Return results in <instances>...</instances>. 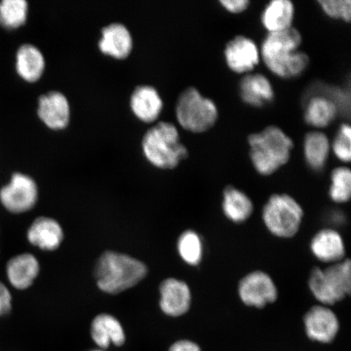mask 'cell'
Returning <instances> with one entry per match:
<instances>
[{
	"label": "cell",
	"mask_w": 351,
	"mask_h": 351,
	"mask_svg": "<svg viewBox=\"0 0 351 351\" xmlns=\"http://www.w3.org/2000/svg\"><path fill=\"white\" fill-rule=\"evenodd\" d=\"M339 114V108L326 95L311 96L306 104L304 119L307 125L323 129L331 124Z\"/></svg>",
	"instance_id": "603a6c76"
},
{
	"label": "cell",
	"mask_w": 351,
	"mask_h": 351,
	"mask_svg": "<svg viewBox=\"0 0 351 351\" xmlns=\"http://www.w3.org/2000/svg\"><path fill=\"white\" fill-rule=\"evenodd\" d=\"M38 115L48 128L64 129L71 117V108L67 97L56 90L42 95L38 98Z\"/></svg>",
	"instance_id": "4fadbf2b"
},
{
	"label": "cell",
	"mask_w": 351,
	"mask_h": 351,
	"mask_svg": "<svg viewBox=\"0 0 351 351\" xmlns=\"http://www.w3.org/2000/svg\"><path fill=\"white\" fill-rule=\"evenodd\" d=\"M130 108L134 115L144 122L155 121L164 107L159 92L149 85L138 86L130 96Z\"/></svg>",
	"instance_id": "ac0fdd59"
},
{
	"label": "cell",
	"mask_w": 351,
	"mask_h": 351,
	"mask_svg": "<svg viewBox=\"0 0 351 351\" xmlns=\"http://www.w3.org/2000/svg\"><path fill=\"white\" fill-rule=\"evenodd\" d=\"M302 41L300 32L293 27L269 33L260 51L266 67L280 78L291 79L302 75L310 63L308 56L298 51Z\"/></svg>",
	"instance_id": "6da1fadb"
},
{
	"label": "cell",
	"mask_w": 351,
	"mask_h": 351,
	"mask_svg": "<svg viewBox=\"0 0 351 351\" xmlns=\"http://www.w3.org/2000/svg\"><path fill=\"white\" fill-rule=\"evenodd\" d=\"M223 210L226 217L235 223L247 221L253 213V204L243 191L234 187H227L223 192Z\"/></svg>",
	"instance_id": "d4e9b609"
},
{
	"label": "cell",
	"mask_w": 351,
	"mask_h": 351,
	"mask_svg": "<svg viewBox=\"0 0 351 351\" xmlns=\"http://www.w3.org/2000/svg\"><path fill=\"white\" fill-rule=\"evenodd\" d=\"M178 252L187 265H199L204 254L203 241L199 235L192 230L182 232L178 241Z\"/></svg>",
	"instance_id": "4316f807"
},
{
	"label": "cell",
	"mask_w": 351,
	"mask_h": 351,
	"mask_svg": "<svg viewBox=\"0 0 351 351\" xmlns=\"http://www.w3.org/2000/svg\"><path fill=\"white\" fill-rule=\"evenodd\" d=\"M88 351H108V350H101V349H99V348H96V349L90 350H88Z\"/></svg>",
	"instance_id": "836d02e7"
},
{
	"label": "cell",
	"mask_w": 351,
	"mask_h": 351,
	"mask_svg": "<svg viewBox=\"0 0 351 351\" xmlns=\"http://www.w3.org/2000/svg\"><path fill=\"white\" fill-rule=\"evenodd\" d=\"M12 306V297L10 289L0 282V317L10 314Z\"/></svg>",
	"instance_id": "4dcf8cb0"
},
{
	"label": "cell",
	"mask_w": 351,
	"mask_h": 351,
	"mask_svg": "<svg viewBox=\"0 0 351 351\" xmlns=\"http://www.w3.org/2000/svg\"><path fill=\"white\" fill-rule=\"evenodd\" d=\"M311 250L319 261L336 263L343 261L346 248L339 232L332 229L323 230L315 235Z\"/></svg>",
	"instance_id": "ffe728a7"
},
{
	"label": "cell",
	"mask_w": 351,
	"mask_h": 351,
	"mask_svg": "<svg viewBox=\"0 0 351 351\" xmlns=\"http://www.w3.org/2000/svg\"><path fill=\"white\" fill-rule=\"evenodd\" d=\"M318 3L326 14L335 20L350 22V0H319Z\"/></svg>",
	"instance_id": "f546056e"
},
{
	"label": "cell",
	"mask_w": 351,
	"mask_h": 351,
	"mask_svg": "<svg viewBox=\"0 0 351 351\" xmlns=\"http://www.w3.org/2000/svg\"><path fill=\"white\" fill-rule=\"evenodd\" d=\"M304 152L306 164L311 169L320 171L324 168L330 152V143L326 134L311 131L305 136Z\"/></svg>",
	"instance_id": "cb8c5ba5"
},
{
	"label": "cell",
	"mask_w": 351,
	"mask_h": 351,
	"mask_svg": "<svg viewBox=\"0 0 351 351\" xmlns=\"http://www.w3.org/2000/svg\"><path fill=\"white\" fill-rule=\"evenodd\" d=\"M160 307L170 317H180L190 310L191 291L189 285L177 278H167L160 285Z\"/></svg>",
	"instance_id": "7c38bea8"
},
{
	"label": "cell",
	"mask_w": 351,
	"mask_h": 351,
	"mask_svg": "<svg viewBox=\"0 0 351 351\" xmlns=\"http://www.w3.org/2000/svg\"><path fill=\"white\" fill-rule=\"evenodd\" d=\"M38 187L29 175L13 173L10 182L0 191V202L4 208L14 214L29 212L36 205Z\"/></svg>",
	"instance_id": "ba28073f"
},
{
	"label": "cell",
	"mask_w": 351,
	"mask_h": 351,
	"mask_svg": "<svg viewBox=\"0 0 351 351\" xmlns=\"http://www.w3.org/2000/svg\"><path fill=\"white\" fill-rule=\"evenodd\" d=\"M176 116L182 128L191 133L202 134L216 125L219 112L212 99L205 97L196 88L188 87L179 95Z\"/></svg>",
	"instance_id": "5b68a950"
},
{
	"label": "cell",
	"mask_w": 351,
	"mask_h": 351,
	"mask_svg": "<svg viewBox=\"0 0 351 351\" xmlns=\"http://www.w3.org/2000/svg\"><path fill=\"white\" fill-rule=\"evenodd\" d=\"M304 217V210L297 201L288 195H274L263 210V219L267 230L279 238L295 236Z\"/></svg>",
	"instance_id": "52a82bcc"
},
{
	"label": "cell",
	"mask_w": 351,
	"mask_h": 351,
	"mask_svg": "<svg viewBox=\"0 0 351 351\" xmlns=\"http://www.w3.org/2000/svg\"><path fill=\"white\" fill-rule=\"evenodd\" d=\"M351 128L348 123L339 127L336 137L333 140L332 148L333 153L339 160L349 163L351 158Z\"/></svg>",
	"instance_id": "f1b7e54d"
},
{
	"label": "cell",
	"mask_w": 351,
	"mask_h": 351,
	"mask_svg": "<svg viewBox=\"0 0 351 351\" xmlns=\"http://www.w3.org/2000/svg\"><path fill=\"white\" fill-rule=\"evenodd\" d=\"M223 55L228 67L239 74L251 73L261 60L257 44L243 35L234 37L226 44Z\"/></svg>",
	"instance_id": "30bf717a"
},
{
	"label": "cell",
	"mask_w": 351,
	"mask_h": 351,
	"mask_svg": "<svg viewBox=\"0 0 351 351\" xmlns=\"http://www.w3.org/2000/svg\"><path fill=\"white\" fill-rule=\"evenodd\" d=\"M219 3L226 11L234 14L245 12L250 5L248 0H221Z\"/></svg>",
	"instance_id": "1f68e13d"
},
{
	"label": "cell",
	"mask_w": 351,
	"mask_h": 351,
	"mask_svg": "<svg viewBox=\"0 0 351 351\" xmlns=\"http://www.w3.org/2000/svg\"><path fill=\"white\" fill-rule=\"evenodd\" d=\"M133 46V37L124 24L114 22L101 30L99 48L105 55L125 59L131 53Z\"/></svg>",
	"instance_id": "2e32d148"
},
{
	"label": "cell",
	"mask_w": 351,
	"mask_h": 351,
	"mask_svg": "<svg viewBox=\"0 0 351 351\" xmlns=\"http://www.w3.org/2000/svg\"><path fill=\"white\" fill-rule=\"evenodd\" d=\"M142 147L146 159L160 169H175L188 157L178 130L171 122H158L148 129L143 135Z\"/></svg>",
	"instance_id": "277c9868"
},
{
	"label": "cell",
	"mask_w": 351,
	"mask_h": 351,
	"mask_svg": "<svg viewBox=\"0 0 351 351\" xmlns=\"http://www.w3.org/2000/svg\"><path fill=\"white\" fill-rule=\"evenodd\" d=\"M46 67L45 57L35 45L25 43L16 54V70L23 80L34 82L41 78Z\"/></svg>",
	"instance_id": "44dd1931"
},
{
	"label": "cell",
	"mask_w": 351,
	"mask_h": 351,
	"mask_svg": "<svg viewBox=\"0 0 351 351\" xmlns=\"http://www.w3.org/2000/svg\"><path fill=\"white\" fill-rule=\"evenodd\" d=\"M295 12V6L289 0H273L263 10L261 23L269 33L283 32L292 27Z\"/></svg>",
	"instance_id": "7402d4cb"
},
{
	"label": "cell",
	"mask_w": 351,
	"mask_h": 351,
	"mask_svg": "<svg viewBox=\"0 0 351 351\" xmlns=\"http://www.w3.org/2000/svg\"><path fill=\"white\" fill-rule=\"evenodd\" d=\"M90 337L97 348L108 350L112 346L121 348L125 344L126 333L120 320L114 315L101 313L92 320Z\"/></svg>",
	"instance_id": "5bb4252c"
},
{
	"label": "cell",
	"mask_w": 351,
	"mask_h": 351,
	"mask_svg": "<svg viewBox=\"0 0 351 351\" xmlns=\"http://www.w3.org/2000/svg\"><path fill=\"white\" fill-rule=\"evenodd\" d=\"M64 239L62 226L56 219L40 217L34 219L27 231L29 243L45 252H54Z\"/></svg>",
	"instance_id": "9a60e30c"
},
{
	"label": "cell",
	"mask_w": 351,
	"mask_h": 351,
	"mask_svg": "<svg viewBox=\"0 0 351 351\" xmlns=\"http://www.w3.org/2000/svg\"><path fill=\"white\" fill-rule=\"evenodd\" d=\"M307 337L311 340L328 344L336 339L339 332V318L327 306L317 305L307 311L304 317Z\"/></svg>",
	"instance_id": "8fae6325"
},
{
	"label": "cell",
	"mask_w": 351,
	"mask_h": 351,
	"mask_svg": "<svg viewBox=\"0 0 351 351\" xmlns=\"http://www.w3.org/2000/svg\"><path fill=\"white\" fill-rule=\"evenodd\" d=\"M241 100L254 108H263L273 102L274 90L270 81L260 73L248 74L240 82Z\"/></svg>",
	"instance_id": "d6986e66"
},
{
	"label": "cell",
	"mask_w": 351,
	"mask_h": 351,
	"mask_svg": "<svg viewBox=\"0 0 351 351\" xmlns=\"http://www.w3.org/2000/svg\"><path fill=\"white\" fill-rule=\"evenodd\" d=\"M239 293L247 306L263 308L278 298V289L274 280L261 271H253L241 279Z\"/></svg>",
	"instance_id": "9c48e42d"
},
{
	"label": "cell",
	"mask_w": 351,
	"mask_h": 351,
	"mask_svg": "<svg viewBox=\"0 0 351 351\" xmlns=\"http://www.w3.org/2000/svg\"><path fill=\"white\" fill-rule=\"evenodd\" d=\"M313 296L324 306H332L351 291V265L349 258L332 263L326 269L315 267L309 278Z\"/></svg>",
	"instance_id": "8992f818"
},
{
	"label": "cell",
	"mask_w": 351,
	"mask_h": 351,
	"mask_svg": "<svg viewBox=\"0 0 351 351\" xmlns=\"http://www.w3.org/2000/svg\"><path fill=\"white\" fill-rule=\"evenodd\" d=\"M248 144L254 168L263 176L273 174L287 165L293 147L292 139L275 125L249 135Z\"/></svg>",
	"instance_id": "3957f363"
},
{
	"label": "cell",
	"mask_w": 351,
	"mask_h": 351,
	"mask_svg": "<svg viewBox=\"0 0 351 351\" xmlns=\"http://www.w3.org/2000/svg\"><path fill=\"white\" fill-rule=\"evenodd\" d=\"M329 195L336 203L348 202L351 195V172L346 167H337L331 174Z\"/></svg>",
	"instance_id": "83f0119b"
},
{
	"label": "cell",
	"mask_w": 351,
	"mask_h": 351,
	"mask_svg": "<svg viewBox=\"0 0 351 351\" xmlns=\"http://www.w3.org/2000/svg\"><path fill=\"white\" fill-rule=\"evenodd\" d=\"M6 273L12 287L25 291L32 287L38 278L40 273V263L32 254H17L8 262Z\"/></svg>",
	"instance_id": "e0dca14e"
},
{
	"label": "cell",
	"mask_w": 351,
	"mask_h": 351,
	"mask_svg": "<svg viewBox=\"0 0 351 351\" xmlns=\"http://www.w3.org/2000/svg\"><path fill=\"white\" fill-rule=\"evenodd\" d=\"M147 274V266L143 262L114 251L101 254L94 269L98 288L108 295H118L136 287Z\"/></svg>",
	"instance_id": "7a4b0ae2"
},
{
	"label": "cell",
	"mask_w": 351,
	"mask_h": 351,
	"mask_svg": "<svg viewBox=\"0 0 351 351\" xmlns=\"http://www.w3.org/2000/svg\"><path fill=\"white\" fill-rule=\"evenodd\" d=\"M169 351H202V350L196 342L182 339L173 342V343L170 346Z\"/></svg>",
	"instance_id": "d6a6232c"
},
{
	"label": "cell",
	"mask_w": 351,
	"mask_h": 351,
	"mask_svg": "<svg viewBox=\"0 0 351 351\" xmlns=\"http://www.w3.org/2000/svg\"><path fill=\"white\" fill-rule=\"evenodd\" d=\"M28 8L25 0H3L0 2V25L7 29L21 27L27 20Z\"/></svg>",
	"instance_id": "484cf974"
}]
</instances>
